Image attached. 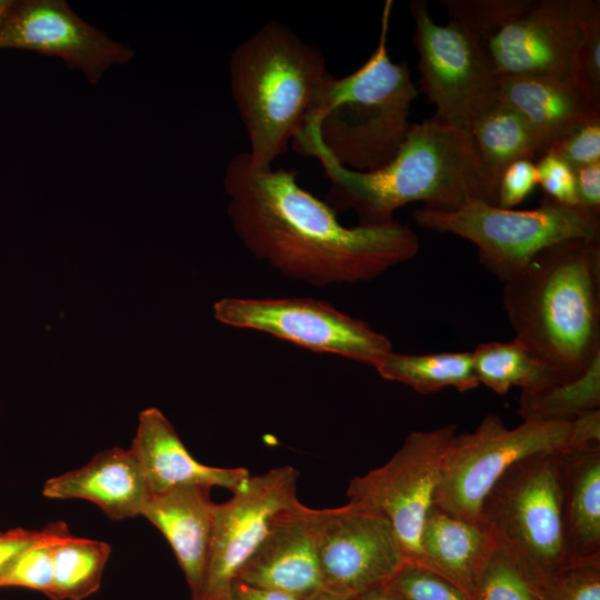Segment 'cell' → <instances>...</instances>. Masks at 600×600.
I'll use <instances>...</instances> for the list:
<instances>
[{
  "instance_id": "cell-42",
  "label": "cell",
  "mask_w": 600,
  "mask_h": 600,
  "mask_svg": "<svg viewBox=\"0 0 600 600\" xmlns=\"http://www.w3.org/2000/svg\"><path fill=\"white\" fill-rule=\"evenodd\" d=\"M13 3H14V0H0V26L7 18Z\"/></svg>"
},
{
  "instance_id": "cell-38",
  "label": "cell",
  "mask_w": 600,
  "mask_h": 600,
  "mask_svg": "<svg viewBox=\"0 0 600 600\" xmlns=\"http://www.w3.org/2000/svg\"><path fill=\"white\" fill-rule=\"evenodd\" d=\"M41 534L42 530L30 531L21 528L6 532L0 531V579L16 557L39 539Z\"/></svg>"
},
{
  "instance_id": "cell-13",
  "label": "cell",
  "mask_w": 600,
  "mask_h": 600,
  "mask_svg": "<svg viewBox=\"0 0 600 600\" xmlns=\"http://www.w3.org/2000/svg\"><path fill=\"white\" fill-rule=\"evenodd\" d=\"M318 552L324 589L347 598L386 586L407 561L388 519L351 501L320 509Z\"/></svg>"
},
{
  "instance_id": "cell-41",
  "label": "cell",
  "mask_w": 600,
  "mask_h": 600,
  "mask_svg": "<svg viewBox=\"0 0 600 600\" xmlns=\"http://www.w3.org/2000/svg\"><path fill=\"white\" fill-rule=\"evenodd\" d=\"M303 600H349V598L331 592L327 589H322Z\"/></svg>"
},
{
  "instance_id": "cell-36",
  "label": "cell",
  "mask_w": 600,
  "mask_h": 600,
  "mask_svg": "<svg viewBox=\"0 0 600 600\" xmlns=\"http://www.w3.org/2000/svg\"><path fill=\"white\" fill-rule=\"evenodd\" d=\"M538 186L536 162L520 159L508 164L498 181L497 206L512 209Z\"/></svg>"
},
{
  "instance_id": "cell-7",
  "label": "cell",
  "mask_w": 600,
  "mask_h": 600,
  "mask_svg": "<svg viewBox=\"0 0 600 600\" xmlns=\"http://www.w3.org/2000/svg\"><path fill=\"white\" fill-rule=\"evenodd\" d=\"M412 216L423 229L474 243L479 262L502 283L520 276L548 247L571 239L600 238V217L547 197L530 210L471 200L452 211L419 207Z\"/></svg>"
},
{
  "instance_id": "cell-4",
  "label": "cell",
  "mask_w": 600,
  "mask_h": 600,
  "mask_svg": "<svg viewBox=\"0 0 600 600\" xmlns=\"http://www.w3.org/2000/svg\"><path fill=\"white\" fill-rule=\"evenodd\" d=\"M387 1L378 46L354 72L326 81L313 110L292 143L314 140L340 166L354 171L383 167L397 153L411 122L418 90L408 64L387 49L391 12Z\"/></svg>"
},
{
  "instance_id": "cell-11",
  "label": "cell",
  "mask_w": 600,
  "mask_h": 600,
  "mask_svg": "<svg viewBox=\"0 0 600 600\" xmlns=\"http://www.w3.org/2000/svg\"><path fill=\"white\" fill-rule=\"evenodd\" d=\"M213 312L223 324L262 331L372 367L392 351L384 334L314 298H223L214 303Z\"/></svg>"
},
{
  "instance_id": "cell-25",
  "label": "cell",
  "mask_w": 600,
  "mask_h": 600,
  "mask_svg": "<svg viewBox=\"0 0 600 600\" xmlns=\"http://www.w3.org/2000/svg\"><path fill=\"white\" fill-rule=\"evenodd\" d=\"M111 546L103 541L62 537L53 549L51 600H83L99 588Z\"/></svg>"
},
{
  "instance_id": "cell-26",
  "label": "cell",
  "mask_w": 600,
  "mask_h": 600,
  "mask_svg": "<svg viewBox=\"0 0 600 600\" xmlns=\"http://www.w3.org/2000/svg\"><path fill=\"white\" fill-rule=\"evenodd\" d=\"M600 409V357L579 378L522 390L518 414L523 419L571 422Z\"/></svg>"
},
{
  "instance_id": "cell-32",
  "label": "cell",
  "mask_w": 600,
  "mask_h": 600,
  "mask_svg": "<svg viewBox=\"0 0 600 600\" xmlns=\"http://www.w3.org/2000/svg\"><path fill=\"white\" fill-rule=\"evenodd\" d=\"M540 597L541 600H600V558H570Z\"/></svg>"
},
{
  "instance_id": "cell-15",
  "label": "cell",
  "mask_w": 600,
  "mask_h": 600,
  "mask_svg": "<svg viewBox=\"0 0 600 600\" xmlns=\"http://www.w3.org/2000/svg\"><path fill=\"white\" fill-rule=\"evenodd\" d=\"M0 49L57 57L96 84L114 64L134 52L82 20L63 0L14 1L0 26Z\"/></svg>"
},
{
  "instance_id": "cell-21",
  "label": "cell",
  "mask_w": 600,
  "mask_h": 600,
  "mask_svg": "<svg viewBox=\"0 0 600 600\" xmlns=\"http://www.w3.org/2000/svg\"><path fill=\"white\" fill-rule=\"evenodd\" d=\"M496 548L497 541L486 524L457 518L432 504L421 531L418 563L472 599L476 582Z\"/></svg>"
},
{
  "instance_id": "cell-29",
  "label": "cell",
  "mask_w": 600,
  "mask_h": 600,
  "mask_svg": "<svg viewBox=\"0 0 600 600\" xmlns=\"http://www.w3.org/2000/svg\"><path fill=\"white\" fill-rule=\"evenodd\" d=\"M472 600H541V597L497 544L476 582Z\"/></svg>"
},
{
  "instance_id": "cell-20",
  "label": "cell",
  "mask_w": 600,
  "mask_h": 600,
  "mask_svg": "<svg viewBox=\"0 0 600 600\" xmlns=\"http://www.w3.org/2000/svg\"><path fill=\"white\" fill-rule=\"evenodd\" d=\"M496 99L516 110L539 140L543 153L592 109L564 76L499 77Z\"/></svg>"
},
{
  "instance_id": "cell-23",
  "label": "cell",
  "mask_w": 600,
  "mask_h": 600,
  "mask_svg": "<svg viewBox=\"0 0 600 600\" xmlns=\"http://www.w3.org/2000/svg\"><path fill=\"white\" fill-rule=\"evenodd\" d=\"M468 132L483 164L498 181L508 164L520 159L533 161L543 153L524 119L497 99L472 120Z\"/></svg>"
},
{
  "instance_id": "cell-22",
  "label": "cell",
  "mask_w": 600,
  "mask_h": 600,
  "mask_svg": "<svg viewBox=\"0 0 600 600\" xmlns=\"http://www.w3.org/2000/svg\"><path fill=\"white\" fill-rule=\"evenodd\" d=\"M562 513L570 558H600V444L562 451Z\"/></svg>"
},
{
  "instance_id": "cell-39",
  "label": "cell",
  "mask_w": 600,
  "mask_h": 600,
  "mask_svg": "<svg viewBox=\"0 0 600 600\" xmlns=\"http://www.w3.org/2000/svg\"><path fill=\"white\" fill-rule=\"evenodd\" d=\"M228 600H302L297 597L251 586L239 580L231 584Z\"/></svg>"
},
{
  "instance_id": "cell-10",
  "label": "cell",
  "mask_w": 600,
  "mask_h": 600,
  "mask_svg": "<svg viewBox=\"0 0 600 600\" xmlns=\"http://www.w3.org/2000/svg\"><path fill=\"white\" fill-rule=\"evenodd\" d=\"M456 433L453 423L412 431L387 463L349 481V501L386 517L409 561H420L422 527L433 504L447 448Z\"/></svg>"
},
{
  "instance_id": "cell-24",
  "label": "cell",
  "mask_w": 600,
  "mask_h": 600,
  "mask_svg": "<svg viewBox=\"0 0 600 600\" xmlns=\"http://www.w3.org/2000/svg\"><path fill=\"white\" fill-rule=\"evenodd\" d=\"M373 368L389 381L406 384L416 392L429 394L452 387L460 392L479 387L471 352L401 354L393 351Z\"/></svg>"
},
{
  "instance_id": "cell-40",
  "label": "cell",
  "mask_w": 600,
  "mask_h": 600,
  "mask_svg": "<svg viewBox=\"0 0 600 600\" xmlns=\"http://www.w3.org/2000/svg\"><path fill=\"white\" fill-rule=\"evenodd\" d=\"M349 600H402L398 596L389 591L384 586L378 587L357 596L350 597Z\"/></svg>"
},
{
  "instance_id": "cell-3",
  "label": "cell",
  "mask_w": 600,
  "mask_h": 600,
  "mask_svg": "<svg viewBox=\"0 0 600 600\" xmlns=\"http://www.w3.org/2000/svg\"><path fill=\"white\" fill-rule=\"evenodd\" d=\"M502 302L514 339L546 366L552 382L579 378L600 357V238L540 251L503 283Z\"/></svg>"
},
{
  "instance_id": "cell-27",
  "label": "cell",
  "mask_w": 600,
  "mask_h": 600,
  "mask_svg": "<svg viewBox=\"0 0 600 600\" xmlns=\"http://www.w3.org/2000/svg\"><path fill=\"white\" fill-rule=\"evenodd\" d=\"M471 354L479 384L498 394H506L512 386L528 390L552 382L546 366L514 338L481 343Z\"/></svg>"
},
{
  "instance_id": "cell-28",
  "label": "cell",
  "mask_w": 600,
  "mask_h": 600,
  "mask_svg": "<svg viewBox=\"0 0 600 600\" xmlns=\"http://www.w3.org/2000/svg\"><path fill=\"white\" fill-rule=\"evenodd\" d=\"M66 522H52L42 529L39 539L27 547L11 562L0 579V588L20 587L48 594L53 577V549L57 542L69 534Z\"/></svg>"
},
{
  "instance_id": "cell-16",
  "label": "cell",
  "mask_w": 600,
  "mask_h": 600,
  "mask_svg": "<svg viewBox=\"0 0 600 600\" xmlns=\"http://www.w3.org/2000/svg\"><path fill=\"white\" fill-rule=\"evenodd\" d=\"M320 509L300 501L277 514L234 580L299 599L324 589L318 552Z\"/></svg>"
},
{
  "instance_id": "cell-37",
  "label": "cell",
  "mask_w": 600,
  "mask_h": 600,
  "mask_svg": "<svg viewBox=\"0 0 600 600\" xmlns=\"http://www.w3.org/2000/svg\"><path fill=\"white\" fill-rule=\"evenodd\" d=\"M579 207L600 217V161L574 169Z\"/></svg>"
},
{
  "instance_id": "cell-14",
  "label": "cell",
  "mask_w": 600,
  "mask_h": 600,
  "mask_svg": "<svg viewBox=\"0 0 600 600\" xmlns=\"http://www.w3.org/2000/svg\"><path fill=\"white\" fill-rule=\"evenodd\" d=\"M598 0H526L484 41L496 76L568 77L572 58Z\"/></svg>"
},
{
  "instance_id": "cell-8",
  "label": "cell",
  "mask_w": 600,
  "mask_h": 600,
  "mask_svg": "<svg viewBox=\"0 0 600 600\" xmlns=\"http://www.w3.org/2000/svg\"><path fill=\"white\" fill-rule=\"evenodd\" d=\"M572 432L573 421L526 419L510 429L500 416L488 413L473 431L451 439L433 504L457 518L480 522L484 498L511 466L530 456L576 449Z\"/></svg>"
},
{
  "instance_id": "cell-2",
  "label": "cell",
  "mask_w": 600,
  "mask_h": 600,
  "mask_svg": "<svg viewBox=\"0 0 600 600\" xmlns=\"http://www.w3.org/2000/svg\"><path fill=\"white\" fill-rule=\"evenodd\" d=\"M294 151L317 158L329 180L326 199L333 211L352 210L359 224H383L411 202L452 211L471 200L497 206L498 180L483 164L467 129L432 117L411 123L394 157L372 171L337 163L314 140Z\"/></svg>"
},
{
  "instance_id": "cell-35",
  "label": "cell",
  "mask_w": 600,
  "mask_h": 600,
  "mask_svg": "<svg viewBox=\"0 0 600 600\" xmlns=\"http://www.w3.org/2000/svg\"><path fill=\"white\" fill-rule=\"evenodd\" d=\"M538 184L544 197L569 207H579L574 170L552 151L542 153L536 162Z\"/></svg>"
},
{
  "instance_id": "cell-18",
  "label": "cell",
  "mask_w": 600,
  "mask_h": 600,
  "mask_svg": "<svg viewBox=\"0 0 600 600\" xmlns=\"http://www.w3.org/2000/svg\"><path fill=\"white\" fill-rule=\"evenodd\" d=\"M42 494L88 500L113 520L140 516L151 497L134 452L119 447L100 451L86 466L47 480Z\"/></svg>"
},
{
  "instance_id": "cell-5",
  "label": "cell",
  "mask_w": 600,
  "mask_h": 600,
  "mask_svg": "<svg viewBox=\"0 0 600 600\" xmlns=\"http://www.w3.org/2000/svg\"><path fill=\"white\" fill-rule=\"evenodd\" d=\"M231 94L246 128L252 163L272 168L303 128L331 76L319 49L272 20L230 59Z\"/></svg>"
},
{
  "instance_id": "cell-6",
  "label": "cell",
  "mask_w": 600,
  "mask_h": 600,
  "mask_svg": "<svg viewBox=\"0 0 600 600\" xmlns=\"http://www.w3.org/2000/svg\"><path fill=\"white\" fill-rule=\"evenodd\" d=\"M560 454L516 462L491 488L480 511V522L539 594L569 560Z\"/></svg>"
},
{
  "instance_id": "cell-1",
  "label": "cell",
  "mask_w": 600,
  "mask_h": 600,
  "mask_svg": "<svg viewBox=\"0 0 600 600\" xmlns=\"http://www.w3.org/2000/svg\"><path fill=\"white\" fill-rule=\"evenodd\" d=\"M296 177L283 168L259 169L241 152L223 178L236 234L284 278L316 287L370 281L417 256L419 239L407 224L346 227Z\"/></svg>"
},
{
  "instance_id": "cell-9",
  "label": "cell",
  "mask_w": 600,
  "mask_h": 600,
  "mask_svg": "<svg viewBox=\"0 0 600 600\" xmlns=\"http://www.w3.org/2000/svg\"><path fill=\"white\" fill-rule=\"evenodd\" d=\"M409 10L420 87L436 108L433 117L468 130L472 120L496 101L498 77L486 47L453 20L437 24L424 0H411Z\"/></svg>"
},
{
  "instance_id": "cell-12",
  "label": "cell",
  "mask_w": 600,
  "mask_h": 600,
  "mask_svg": "<svg viewBox=\"0 0 600 600\" xmlns=\"http://www.w3.org/2000/svg\"><path fill=\"white\" fill-rule=\"evenodd\" d=\"M299 471L282 466L250 476L231 499L217 503L207 569L191 600H228L239 570L264 539L273 519L299 502Z\"/></svg>"
},
{
  "instance_id": "cell-17",
  "label": "cell",
  "mask_w": 600,
  "mask_h": 600,
  "mask_svg": "<svg viewBox=\"0 0 600 600\" xmlns=\"http://www.w3.org/2000/svg\"><path fill=\"white\" fill-rule=\"evenodd\" d=\"M130 449L141 466L151 496L180 486L220 487L234 492L251 476L246 468L211 467L196 460L157 408L139 414Z\"/></svg>"
},
{
  "instance_id": "cell-33",
  "label": "cell",
  "mask_w": 600,
  "mask_h": 600,
  "mask_svg": "<svg viewBox=\"0 0 600 600\" xmlns=\"http://www.w3.org/2000/svg\"><path fill=\"white\" fill-rule=\"evenodd\" d=\"M453 20L483 41L507 19L518 12L526 0H441Z\"/></svg>"
},
{
  "instance_id": "cell-19",
  "label": "cell",
  "mask_w": 600,
  "mask_h": 600,
  "mask_svg": "<svg viewBox=\"0 0 600 600\" xmlns=\"http://www.w3.org/2000/svg\"><path fill=\"white\" fill-rule=\"evenodd\" d=\"M209 487L180 486L152 494L141 514L157 527L172 548L191 599L202 584L212 534L216 502Z\"/></svg>"
},
{
  "instance_id": "cell-34",
  "label": "cell",
  "mask_w": 600,
  "mask_h": 600,
  "mask_svg": "<svg viewBox=\"0 0 600 600\" xmlns=\"http://www.w3.org/2000/svg\"><path fill=\"white\" fill-rule=\"evenodd\" d=\"M547 151H552L573 170L600 161V112L583 118Z\"/></svg>"
},
{
  "instance_id": "cell-31",
  "label": "cell",
  "mask_w": 600,
  "mask_h": 600,
  "mask_svg": "<svg viewBox=\"0 0 600 600\" xmlns=\"http://www.w3.org/2000/svg\"><path fill=\"white\" fill-rule=\"evenodd\" d=\"M384 587L402 600H472L442 576L409 560Z\"/></svg>"
},
{
  "instance_id": "cell-30",
  "label": "cell",
  "mask_w": 600,
  "mask_h": 600,
  "mask_svg": "<svg viewBox=\"0 0 600 600\" xmlns=\"http://www.w3.org/2000/svg\"><path fill=\"white\" fill-rule=\"evenodd\" d=\"M568 78L587 103L600 110V8L590 16L583 28Z\"/></svg>"
}]
</instances>
